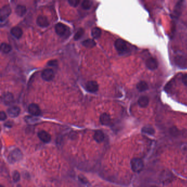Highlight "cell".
<instances>
[{
	"mask_svg": "<svg viewBox=\"0 0 187 187\" xmlns=\"http://www.w3.org/2000/svg\"><path fill=\"white\" fill-rule=\"evenodd\" d=\"M21 112V109L17 106H12L10 107L8 110L7 112L9 116L11 118L17 117Z\"/></svg>",
	"mask_w": 187,
	"mask_h": 187,
	"instance_id": "cell-9",
	"label": "cell"
},
{
	"mask_svg": "<svg viewBox=\"0 0 187 187\" xmlns=\"http://www.w3.org/2000/svg\"><path fill=\"white\" fill-rule=\"evenodd\" d=\"M36 23L39 27H47L49 25L47 18L46 16H38L36 19Z\"/></svg>",
	"mask_w": 187,
	"mask_h": 187,
	"instance_id": "cell-11",
	"label": "cell"
},
{
	"mask_svg": "<svg viewBox=\"0 0 187 187\" xmlns=\"http://www.w3.org/2000/svg\"><path fill=\"white\" fill-rule=\"evenodd\" d=\"M7 119V115L5 112L1 111L0 112V120L1 121H4Z\"/></svg>",
	"mask_w": 187,
	"mask_h": 187,
	"instance_id": "cell-29",
	"label": "cell"
},
{
	"mask_svg": "<svg viewBox=\"0 0 187 187\" xmlns=\"http://www.w3.org/2000/svg\"><path fill=\"white\" fill-rule=\"evenodd\" d=\"M156 187V186H152V187Z\"/></svg>",
	"mask_w": 187,
	"mask_h": 187,
	"instance_id": "cell-33",
	"label": "cell"
},
{
	"mask_svg": "<svg viewBox=\"0 0 187 187\" xmlns=\"http://www.w3.org/2000/svg\"><path fill=\"white\" fill-rule=\"evenodd\" d=\"M84 34V30L83 29L81 28L75 34V36H74V39H75V40H79L80 38H82Z\"/></svg>",
	"mask_w": 187,
	"mask_h": 187,
	"instance_id": "cell-25",
	"label": "cell"
},
{
	"mask_svg": "<svg viewBox=\"0 0 187 187\" xmlns=\"http://www.w3.org/2000/svg\"><path fill=\"white\" fill-rule=\"evenodd\" d=\"M146 66L148 69L150 70H154L158 67V62L154 58L150 57L147 59L145 62Z\"/></svg>",
	"mask_w": 187,
	"mask_h": 187,
	"instance_id": "cell-6",
	"label": "cell"
},
{
	"mask_svg": "<svg viewBox=\"0 0 187 187\" xmlns=\"http://www.w3.org/2000/svg\"><path fill=\"white\" fill-rule=\"evenodd\" d=\"M15 11L18 16H22L25 14L27 12V8L24 5H18L16 6Z\"/></svg>",
	"mask_w": 187,
	"mask_h": 187,
	"instance_id": "cell-19",
	"label": "cell"
},
{
	"mask_svg": "<svg viewBox=\"0 0 187 187\" xmlns=\"http://www.w3.org/2000/svg\"><path fill=\"white\" fill-rule=\"evenodd\" d=\"M12 35L16 38H20L22 36L23 31L19 27H13L11 30Z\"/></svg>",
	"mask_w": 187,
	"mask_h": 187,
	"instance_id": "cell-16",
	"label": "cell"
},
{
	"mask_svg": "<svg viewBox=\"0 0 187 187\" xmlns=\"http://www.w3.org/2000/svg\"><path fill=\"white\" fill-rule=\"evenodd\" d=\"M91 34H92V36L93 37V38L97 39V38L101 37V34H102V31L98 27H94L92 30Z\"/></svg>",
	"mask_w": 187,
	"mask_h": 187,
	"instance_id": "cell-22",
	"label": "cell"
},
{
	"mask_svg": "<svg viewBox=\"0 0 187 187\" xmlns=\"http://www.w3.org/2000/svg\"><path fill=\"white\" fill-rule=\"evenodd\" d=\"M55 30L56 33L60 36H63L65 35L68 31V27L63 24L59 23L55 25Z\"/></svg>",
	"mask_w": 187,
	"mask_h": 187,
	"instance_id": "cell-5",
	"label": "cell"
},
{
	"mask_svg": "<svg viewBox=\"0 0 187 187\" xmlns=\"http://www.w3.org/2000/svg\"><path fill=\"white\" fill-rule=\"evenodd\" d=\"M68 2H69L70 5L75 7L77 6L79 4V3L80 2V0H69Z\"/></svg>",
	"mask_w": 187,
	"mask_h": 187,
	"instance_id": "cell-27",
	"label": "cell"
},
{
	"mask_svg": "<svg viewBox=\"0 0 187 187\" xmlns=\"http://www.w3.org/2000/svg\"><path fill=\"white\" fill-rule=\"evenodd\" d=\"M99 86L96 81H88L86 85V88L87 91L91 93L96 92L98 90Z\"/></svg>",
	"mask_w": 187,
	"mask_h": 187,
	"instance_id": "cell-8",
	"label": "cell"
},
{
	"mask_svg": "<svg viewBox=\"0 0 187 187\" xmlns=\"http://www.w3.org/2000/svg\"><path fill=\"white\" fill-rule=\"evenodd\" d=\"M21 152L19 149H16L13 151L12 153L9 156L10 160L12 161L13 162H14L16 161L19 160L21 158Z\"/></svg>",
	"mask_w": 187,
	"mask_h": 187,
	"instance_id": "cell-13",
	"label": "cell"
},
{
	"mask_svg": "<svg viewBox=\"0 0 187 187\" xmlns=\"http://www.w3.org/2000/svg\"><path fill=\"white\" fill-rule=\"evenodd\" d=\"M170 134H172L173 136H177L178 134V129L175 127H173L172 128L170 129Z\"/></svg>",
	"mask_w": 187,
	"mask_h": 187,
	"instance_id": "cell-28",
	"label": "cell"
},
{
	"mask_svg": "<svg viewBox=\"0 0 187 187\" xmlns=\"http://www.w3.org/2000/svg\"><path fill=\"white\" fill-rule=\"evenodd\" d=\"M11 7L8 5L3 6L0 11V19L1 21L2 22L5 20L11 14Z\"/></svg>",
	"mask_w": 187,
	"mask_h": 187,
	"instance_id": "cell-3",
	"label": "cell"
},
{
	"mask_svg": "<svg viewBox=\"0 0 187 187\" xmlns=\"http://www.w3.org/2000/svg\"><path fill=\"white\" fill-rule=\"evenodd\" d=\"M142 132L145 134H148L149 135H153L155 134V129L153 128L152 127L150 126H145L142 129Z\"/></svg>",
	"mask_w": 187,
	"mask_h": 187,
	"instance_id": "cell-23",
	"label": "cell"
},
{
	"mask_svg": "<svg viewBox=\"0 0 187 187\" xmlns=\"http://www.w3.org/2000/svg\"><path fill=\"white\" fill-rule=\"evenodd\" d=\"M149 103V98L147 96H141L139 97L138 100V104L139 107L141 108H146L148 107Z\"/></svg>",
	"mask_w": 187,
	"mask_h": 187,
	"instance_id": "cell-14",
	"label": "cell"
},
{
	"mask_svg": "<svg viewBox=\"0 0 187 187\" xmlns=\"http://www.w3.org/2000/svg\"><path fill=\"white\" fill-rule=\"evenodd\" d=\"M182 82L183 84L187 86V74L183 75L182 77Z\"/></svg>",
	"mask_w": 187,
	"mask_h": 187,
	"instance_id": "cell-31",
	"label": "cell"
},
{
	"mask_svg": "<svg viewBox=\"0 0 187 187\" xmlns=\"http://www.w3.org/2000/svg\"><path fill=\"white\" fill-rule=\"evenodd\" d=\"M41 77L43 80L46 81H52L54 77V73L53 70L51 69H46L42 71Z\"/></svg>",
	"mask_w": 187,
	"mask_h": 187,
	"instance_id": "cell-4",
	"label": "cell"
},
{
	"mask_svg": "<svg viewBox=\"0 0 187 187\" xmlns=\"http://www.w3.org/2000/svg\"><path fill=\"white\" fill-rule=\"evenodd\" d=\"M100 122L102 123L103 125H108L110 123L111 119L107 113H104L102 114L100 116Z\"/></svg>",
	"mask_w": 187,
	"mask_h": 187,
	"instance_id": "cell-15",
	"label": "cell"
},
{
	"mask_svg": "<svg viewBox=\"0 0 187 187\" xmlns=\"http://www.w3.org/2000/svg\"><path fill=\"white\" fill-rule=\"evenodd\" d=\"M38 137L44 143H49L51 140V136L48 132L41 131L38 133Z\"/></svg>",
	"mask_w": 187,
	"mask_h": 187,
	"instance_id": "cell-10",
	"label": "cell"
},
{
	"mask_svg": "<svg viewBox=\"0 0 187 187\" xmlns=\"http://www.w3.org/2000/svg\"><path fill=\"white\" fill-rule=\"evenodd\" d=\"M92 5V2L91 1H87V0L84 1L81 4L82 8L86 10H89L91 8Z\"/></svg>",
	"mask_w": 187,
	"mask_h": 187,
	"instance_id": "cell-24",
	"label": "cell"
},
{
	"mask_svg": "<svg viewBox=\"0 0 187 187\" xmlns=\"http://www.w3.org/2000/svg\"><path fill=\"white\" fill-rule=\"evenodd\" d=\"M93 137H94V139L97 142L99 143L104 140V134L101 131L98 130L95 132Z\"/></svg>",
	"mask_w": 187,
	"mask_h": 187,
	"instance_id": "cell-18",
	"label": "cell"
},
{
	"mask_svg": "<svg viewBox=\"0 0 187 187\" xmlns=\"http://www.w3.org/2000/svg\"><path fill=\"white\" fill-rule=\"evenodd\" d=\"M12 49V46L10 44L6 43H2L1 45V51L4 53H8Z\"/></svg>",
	"mask_w": 187,
	"mask_h": 187,
	"instance_id": "cell-20",
	"label": "cell"
},
{
	"mask_svg": "<svg viewBox=\"0 0 187 187\" xmlns=\"http://www.w3.org/2000/svg\"><path fill=\"white\" fill-rule=\"evenodd\" d=\"M1 187H3V186H1Z\"/></svg>",
	"mask_w": 187,
	"mask_h": 187,
	"instance_id": "cell-34",
	"label": "cell"
},
{
	"mask_svg": "<svg viewBox=\"0 0 187 187\" xmlns=\"http://www.w3.org/2000/svg\"><path fill=\"white\" fill-rule=\"evenodd\" d=\"M136 88L139 92H142L148 90L149 86L147 82L145 81H141L137 84Z\"/></svg>",
	"mask_w": 187,
	"mask_h": 187,
	"instance_id": "cell-17",
	"label": "cell"
},
{
	"mask_svg": "<svg viewBox=\"0 0 187 187\" xmlns=\"http://www.w3.org/2000/svg\"><path fill=\"white\" fill-rule=\"evenodd\" d=\"M13 180L14 182H18L21 179V175H20L19 173L17 171H15L13 173Z\"/></svg>",
	"mask_w": 187,
	"mask_h": 187,
	"instance_id": "cell-26",
	"label": "cell"
},
{
	"mask_svg": "<svg viewBox=\"0 0 187 187\" xmlns=\"http://www.w3.org/2000/svg\"><path fill=\"white\" fill-rule=\"evenodd\" d=\"M48 65H49L51 66H56L57 65V61L54 60L49 61L48 63Z\"/></svg>",
	"mask_w": 187,
	"mask_h": 187,
	"instance_id": "cell-30",
	"label": "cell"
},
{
	"mask_svg": "<svg viewBox=\"0 0 187 187\" xmlns=\"http://www.w3.org/2000/svg\"><path fill=\"white\" fill-rule=\"evenodd\" d=\"M131 167L134 172L139 173L143 170V161L138 158H134L131 161Z\"/></svg>",
	"mask_w": 187,
	"mask_h": 187,
	"instance_id": "cell-1",
	"label": "cell"
},
{
	"mask_svg": "<svg viewBox=\"0 0 187 187\" xmlns=\"http://www.w3.org/2000/svg\"><path fill=\"white\" fill-rule=\"evenodd\" d=\"M2 99L4 104L8 105L11 104L13 102L14 97L11 93H7L3 95V96L2 97Z\"/></svg>",
	"mask_w": 187,
	"mask_h": 187,
	"instance_id": "cell-12",
	"label": "cell"
},
{
	"mask_svg": "<svg viewBox=\"0 0 187 187\" xmlns=\"http://www.w3.org/2000/svg\"><path fill=\"white\" fill-rule=\"evenodd\" d=\"M82 43L83 46H84L86 48H93L96 46L95 41L92 39H87L84 41Z\"/></svg>",
	"mask_w": 187,
	"mask_h": 187,
	"instance_id": "cell-21",
	"label": "cell"
},
{
	"mask_svg": "<svg viewBox=\"0 0 187 187\" xmlns=\"http://www.w3.org/2000/svg\"><path fill=\"white\" fill-rule=\"evenodd\" d=\"M29 112L34 116H39L41 114V111L37 104L32 103L28 107Z\"/></svg>",
	"mask_w": 187,
	"mask_h": 187,
	"instance_id": "cell-7",
	"label": "cell"
},
{
	"mask_svg": "<svg viewBox=\"0 0 187 187\" xmlns=\"http://www.w3.org/2000/svg\"><path fill=\"white\" fill-rule=\"evenodd\" d=\"M115 47L116 49L120 53H125L127 52L128 48L127 43L123 39H118L115 42Z\"/></svg>",
	"mask_w": 187,
	"mask_h": 187,
	"instance_id": "cell-2",
	"label": "cell"
},
{
	"mask_svg": "<svg viewBox=\"0 0 187 187\" xmlns=\"http://www.w3.org/2000/svg\"><path fill=\"white\" fill-rule=\"evenodd\" d=\"M5 126H7V127H11L12 126V125H10V123L8 122V123H5Z\"/></svg>",
	"mask_w": 187,
	"mask_h": 187,
	"instance_id": "cell-32",
	"label": "cell"
}]
</instances>
